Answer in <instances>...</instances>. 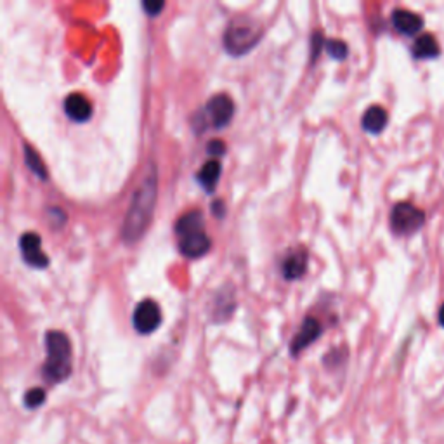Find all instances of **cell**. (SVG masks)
I'll return each mask as SVG.
<instances>
[{
    "mask_svg": "<svg viewBox=\"0 0 444 444\" xmlns=\"http://www.w3.org/2000/svg\"><path fill=\"white\" fill-rule=\"evenodd\" d=\"M260 37H262V28L257 25L254 19H233L224 33V48L235 56H243L248 50L255 48Z\"/></svg>",
    "mask_w": 444,
    "mask_h": 444,
    "instance_id": "obj_3",
    "label": "cell"
},
{
    "mask_svg": "<svg viewBox=\"0 0 444 444\" xmlns=\"http://www.w3.org/2000/svg\"><path fill=\"white\" fill-rule=\"evenodd\" d=\"M387 120H389L387 111L382 106H379V104H373V106H370L368 110L365 111L361 126H363L365 131L370 132V134H380L385 128V126H387Z\"/></svg>",
    "mask_w": 444,
    "mask_h": 444,
    "instance_id": "obj_13",
    "label": "cell"
},
{
    "mask_svg": "<svg viewBox=\"0 0 444 444\" xmlns=\"http://www.w3.org/2000/svg\"><path fill=\"white\" fill-rule=\"evenodd\" d=\"M163 7H165V2H162V0H158V2H153V0H146V2H143V9L146 11L150 16H157Z\"/></svg>",
    "mask_w": 444,
    "mask_h": 444,
    "instance_id": "obj_20",
    "label": "cell"
},
{
    "mask_svg": "<svg viewBox=\"0 0 444 444\" xmlns=\"http://www.w3.org/2000/svg\"><path fill=\"white\" fill-rule=\"evenodd\" d=\"M439 54V44L434 38V35L423 33L413 44V56L416 60H432Z\"/></svg>",
    "mask_w": 444,
    "mask_h": 444,
    "instance_id": "obj_16",
    "label": "cell"
},
{
    "mask_svg": "<svg viewBox=\"0 0 444 444\" xmlns=\"http://www.w3.org/2000/svg\"><path fill=\"white\" fill-rule=\"evenodd\" d=\"M326 50H328V54L333 60L340 61L348 57L349 48L344 40H340V38H330V40H326Z\"/></svg>",
    "mask_w": 444,
    "mask_h": 444,
    "instance_id": "obj_18",
    "label": "cell"
},
{
    "mask_svg": "<svg viewBox=\"0 0 444 444\" xmlns=\"http://www.w3.org/2000/svg\"><path fill=\"white\" fill-rule=\"evenodd\" d=\"M21 255L28 266L44 270L49 266V257L42 252V240L37 233H25L19 240Z\"/></svg>",
    "mask_w": 444,
    "mask_h": 444,
    "instance_id": "obj_7",
    "label": "cell"
},
{
    "mask_svg": "<svg viewBox=\"0 0 444 444\" xmlns=\"http://www.w3.org/2000/svg\"><path fill=\"white\" fill-rule=\"evenodd\" d=\"M65 111L73 122H87L92 116V103L87 99V96L80 92L68 94L65 99Z\"/></svg>",
    "mask_w": 444,
    "mask_h": 444,
    "instance_id": "obj_10",
    "label": "cell"
},
{
    "mask_svg": "<svg viewBox=\"0 0 444 444\" xmlns=\"http://www.w3.org/2000/svg\"><path fill=\"white\" fill-rule=\"evenodd\" d=\"M319 335H321V325H319L318 319L306 318L304 319L301 330H299V333L295 335V338L292 340L290 353L294 354V356H299V353L306 349L307 345L313 344Z\"/></svg>",
    "mask_w": 444,
    "mask_h": 444,
    "instance_id": "obj_9",
    "label": "cell"
},
{
    "mask_svg": "<svg viewBox=\"0 0 444 444\" xmlns=\"http://www.w3.org/2000/svg\"><path fill=\"white\" fill-rule=\"evenodd\" d=\"M221 170H222L221 163L217 162V160H209V162H205L204 165H201V169L198 170L196 174L198 182H200L209 193H212V191L216 189L217 182H219Z\"/></svg>",
    "mask_w": 444,
    "mask_h": 444,
    "instance_id": "obj_15",
    "label": "cell"
},
{
    "mask_svg": "<svg viewBox=\"0 0 444 444\" xmlns=\"http://www.w3.org/2000/svg\"><path fill=\"white\" fill-rule=\"evenodd\" d=\"M210 247H212V240L206 235L205 229L179 236V250L188 259H198V257L205 255Z\"/></svg>",
    "mask_w": 444,
    "mask_h": 444,
    "instance_id": "obj_8",
    "label": "cell"
},
{
    "mask_svg": "<svg viewBox=\"0 0 444 444\" xmlns=\"http://www.w3.org/2000/svg\"><path fill=\"white\" fill-rule=\"evenodd\" d=\"M132 323H134L135 332L141 335L153 333L162 323V311H160L158 304L151 299H144L139 302L132 314Z\"/></svg>",
    "mask_w": 444,
    "mask_h": 444,
    "instance_id": "obj_5",
    "label": "cell"
},
{
    "mask_svg": "<svg viewBox=\"0 0 444 444\" xmlns=\"http://www.w3.org/2000/svg\"><path fill=\"white\" fill-rule=\"evenodd\" d=\"M206 151H209L210 155L221 157V155H224V151H226V144L219 141V139H212V141L206 144Z\"/></svg>",
    "mask_w": 444,
    "mask_h": 444,
    "instance_id": "obj_21",
    "label": "cell"
},
{
    "mask_svg": "<svg viewBox=\"0 0 444 444\" xmlns=\"http://www.w3.org/2000/svg\"><path fill=\"white\" fill-rule=\"evenodd\" d=\"M25 160H26V165L30 167V169L33 170L35 174L38 175L40 179H48V170H45V165L44 162H42V158L38 157L37 151L33 150L30 144H25Z\"/></svg>",
    "mask_w": 444,
    "mask_h": 444,
    "instance_id": "obj_17",
    "label": "cell"
},
{
    "mask_svg": "<svg viewBox=\"0 0 444 444\" xmlns=\"http://www.w3.org/2000/svg\"><path fill=\"white\" fill-rule=\"evenodd\" d=\"M201 229H205V217L200 210L186 212L175 222V235H177V238L182 235H188V233L201 231Z\"/></svg>",
    "mask_w": 444,
    "mask_h": 444,
    "instance_id": "obj_14",
    "label": "cell"
},
{
    "mask_svg": "<svg viewBox=\"0 0 444 444\" xmlns=\"http://www.w3.org/2000/svg\"><path fill=\"white\" fill-rule=\"evenodd\" d=\"M306 270H307V252L306 250L290 252V254L285 257V260H283L282 271H283V276H285V279H288V282L301 278L304 272H306Z\"/></svg>",
    "mask_w": 444,
    "mask_h": 444,
    "instance_id": "obj_12",
    "label": "cell"
},
{
    "mask_svg": "<svg viewBox=\"0 0 444 444\" xmlns=\"http://www.w3.org/2000/svg\"><path fill=\"white\" fill-rule=\"evenodd\" d=\"M392 25L399 33L403 35H415L422 30L423 19L418 14L411 13L406 9H396L392 13Z\"/></svg>",
    "mask_w": 444,
    "mask_h": 444,
    "instance_id": "obj_11",
    "label": "cell"
},
{
    "mask_svg": "<svg viewBox=\"0 0 444 444\" xmlns=\"http://www.w3.org/2000/svg\"><path fill=\"white\" fill-rule=\"evenodd\" d=\"M45 391L42 387H33L30 391H26L25 394V406L28 410H35V408L42 406L45 403Z\"/></svg>",
    "mask_w": 444,
    "mask_h": 444,
    "instance_id": "obj_19",
    "label": "cell"
},
{
    "mask_svg": "<svg viewBox=\"0 0 444 444\" xmlns=\"http://www.w3.org/2000/svg\"><path fill=\"white\" fill-rule=\"evenodd\" d=\"M157 193H158V179H157V169L155 165L148 169L146 177L143 179L141 184L134 191V198H132L131 209H128L126 219H123L122 228V238L127 243H134V241L141 240L144 231L150 226L151 217H153L155 204H157Z\"/></svg>",
    "mask_w": 444,
    "mask_h": 444,
    "instance_id": "obj_1",
    "label": "cell"
},
{
    "mask_svg": "<svg viewBox=\"0 0 444 444\" xmlns=\"http://www.w3.org/2000/svg\"><path fill=\"white\" fill-rule=\"evenodd\" d=\"M423 222H426V213L406 201L394 205L391 212V228L396 235H411L422 228Z\"/></svg>",
    "mask_w": 444,
    "mask_h": 444,
    "instance_id": "obj_4",
    "label": "cell"
},
{
    "mask_svg": "<svg viewBox=\"0 0 444 444\" xmlns=\"http://www.w3.org/2000/svg\"><path fill=\"white\" fill-rule=\"evenodd\" d=\"M439 323H441V326H444V304L441 309H439Z\"/></svg>",
    "mask_w": 444,
    "mask_h": 444,
    "instance_id": "obj_23",
    "label": "cell"
},
{
    "mask_svg": "<svg viewBox=\"0 0 444 444\" xmlns=\"http://www.w3.org/2000/svg\"><path fill=\"white\" fill-rule=\"evenodd\" d=\"M212 212H213V216L216 217H221L224 216V204H222V200H216L212 204Z\"/></svg>",
    "mask_w": 444,
    "mask_h": 444,
    "instance_id": "obj_22",
    "label": "cell"
},
{
    "mask_svg": "<svg viewBox=\"0 0 444 444\" xmlns=\"http://www.w3.org/2000/svg\"><path fill=\"white\" fill-rule=\"evenodd\" d=\"M206 116L210 118L213 127H226L235 115V103L228 94H216L206 103Z\"/></svg>",
    "mask_w": 444,
    "mask_h": 444,
    "instance_id": "obj_6",
    "label": "cell"
},
{
    "mask_svg": "<svg viewBox=\"0 0 444 444\" xmlns=\"http://www.w3.org/2000/svg\"><path fill=\"white\" fill-rule=\"evenodd\" d=\"M45 363L42 366V375L48 384H61L72 375L73 356L70 338L60 330H49L45 333Z\"/></svg>",
    "mask_w": 444,
    "mask_h": 444,
    "instance_id": "obj_2",
    "label": "cell"
}]
</instances>
